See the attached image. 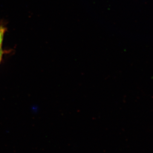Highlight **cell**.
Here are the masks:
<instances>
[{"instance_id": "1", "label": "cell", "mask_w": 153, "mask_h": 153, "mask_svg": "<svg viewBox=\"0 0 153 153\" xmlns=\"http://www.w3.org/2000/svg\"><path fill=\"white\" fill-rule=\"evenodd\" d=\"M6 28L3 25H0V49L1 48L4 33H6Z\"/></svg>"}, {"instance_id": "2", "label": "cell", "mask_w": 153, "mask_h": 153, "mask_svg": "<svg viewBox=\"0 0 153 153\" xmlns=\"http://www.w3.org/2000/svg\"><path fill=\"white\" fill-rule=\"evenodd\" d=\"M4 51L1 50V49H0V63L1 62V60H2V58H3V54H4Z\"/></svg>"}]
</instances>
